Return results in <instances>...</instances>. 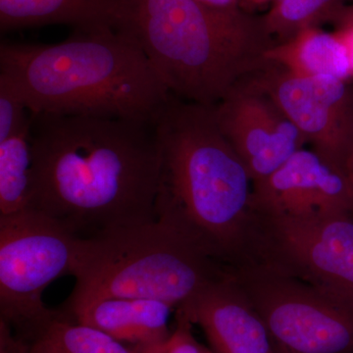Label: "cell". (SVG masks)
<instances>
[{"label": "cell", "mask_w": 353, "mask_h": 353, "mask_svg": "<svg viewBox=\"0 0 353 353\" xmlns=\"http://www.w3.org/2000/svg\"><path fill=\"white\" fill-rule=\"evenodd\" d=\"M31 143L30 208L81 238L157 219L161 154L152 122L31 113Z\"/></svg>", "instance_id": "6da1fadb"}, {"label": "cell", "mask_w": 353, "mask_h": 353, "mask_svg": "<svg viewBox=\"0 0 353 353\" xmlns=\"http://www.w3.org/2000/svg\"><path fill=\"white\" fill-rule=\"evenodd\" d=\"M152 123L161 154L158 216L227 268L250 263L253 181L221 132L214 106L171 95Z\"/></svg>", "instance_id": "7a4b0ae2"}, {"label": "cell", "mask_w": 353, "mask_h": 353, "mask_svg": "<svg viewBox=\"0 0 353 353\" xmlns=\"http://www.w3.org/2000/svg\"><path fill=\"white\" fill-rule=\"evenodd\" d=\"M0 80L32 114L153 122L171 97L125 29L78 32L54 44L1 43Z\"/></svg>", "instance_id": "3957f363"}, {"label": "cell", "mask_w": 353, "mask_h": 353, "mask_svg": "<svg viewBox=\"0 0 353 353\" xmlns=\"http://www.w3.org/2000/svg\"><path fill=\"white\" fill-rule=\"evenodd\" d=\"M124 29L171 95L205 106L263 71L277 43L262 15L194 0H127Z\"/></svg>", "instance_id": "277c9868"}, {"label": "cell", "mask_w": 353, "mask_h": 353, "mask_svg": "<svg viewBox=\"0 0 353 353\" xmlns=\"http://www.w3.org/2000/svg\"><path fill=\"white\" fill-rule=\"evenodd\" d=\"M229 269L168 218L81 238L64 305L101 299H155L180 308Z\"/></svg>", "instance_id": "5b68a950"}, {"label": "cell", "mask_w": 353, "mask_h": 353, "mask_svg": "<svg viewBox=\"0 0 353 353\" xmlns=\"http://www.w3.org/2000/svg\"><path fill=\"white\" fill-rule=\"evenodd\" d=\"M81 236L34 209L0 216V322L27 340L57 313L44 290L71 275Z\"/></svg>", "instance_id": "8992f818"}, {"label": "cell", "mask_w": 353, "mask_h": 353, "mask_svg": "<svg viewBox=\"0 0 353 353\" xmlns=\"http://www.w3.org/2000/svg\"><path fill=\"white\" fill-rule=\"evenodd\" d=\"M230 274L263 319L276 353H353V306L263 265Z\"/></svg>", "instance_id": "52a82bcc"}, {"label": "cell", "mask_w": 353, "mask_h": 353, "mask_svg": "<svg viewBox=\"0 0 353 353\" xmlns=\"http://www.w3.org/2000/svg\"><path fill=\"white\" fill-rule=\"evenodd\" d=\"M252 262L353 306V213L299 219L253 209Z\"/></svg>", "instance_id": "ba28073f"}, {"label": "cell", "mask_w": 353, "mask_h": 353, "mask_svg": "<svg viewBox=\"0 0 353 353\" xmlns=\"http://www.w3.org/2000/svg\"><path fill=\"white\" fill-rule=\"evenodd\" d=\"M327 163L343 171L350 83L296 75L271 63L253 78Z\"/></svg>", "instance_id": "9c48e42d"}, {"label": "cell", "mask_w": 353, "mask_h": 353, "mask_svg": "<svg viewBox=\"0 0 353 353\" xmlns=\"http://www.w3.org/2000/svg\"><path fill=\"white\" fill-rule=\"evenodd\" d=\"M218 126L243 160L253 185L307 143L275 101L250 79L214 106Z\"/></svg>", "instance_id": "30bf717a"}, {"label": "cell", "mask_w": 353, "mask_h": 353, "mask_svg": "<svg viewBox=\"0 0 353 353\" xmlns=\"http://www.w3.org/2000/svg\"><path fill=\"white\" fill-rule=\"evenodd\" d=\"M252 209L312 219L353 213V204L345 173L314 150L303 148L268 178L253 185Z\"/></svg>", "instance_id": "8fae6325"}, {"label": "cell", "mask_w": 353, "mask_h": 353, "mask_svg": "<svg viewBox=\"0 0 353 353\" xmlns=\"http://www.w3.org/2000/svg\"><path fill=\"white\" fill-rule=\"evenodd\" d=\"M176 312L201 327L213 353H276L266 324L230 272Z\"/></svg>", "instance_id": "7c38bea8"}, {"label": "cell", "mask_w": 353, "mask_h": 353, "mask_svg": "<svg viewBox=\"0 0 353 353\" xmlns=\"http://www.w3.org/2000/svg\"><path fill=\"white\" fill-rule=\"evenodd\" d=\"M60 308L74 321L143 353L165 347L172 334L169 319L174 308L155 299L101 297L73 305L62 304Z\"/></svg>", "instance_id": "4fadbf2b"}, {"label": "cell", "mask_w": 353, "mask_h": 353, "mask_svg": "<svg viewBox=\"0 0 353 353\" xmlns=\"http://www.w3.org/2000/svg\"><path fill=\"white\" fill-rule=\"evenodd\" d=\"M127 0H0L2 32L65 24L78 32L123 29Z\"/></svg>", "instance_id": "5bb4252c"}, {"label": "cell", "mask_w": 353, "mask_h": 353, "mask_svg": "<svg viewBox=\"0 0 353 353\" xmlns=\"http://www.w3.org/2000/svg\"><path fill=\"white\" fill-rule=\"evenodd\" d=\"M266 58L296 75L328 76L352 82L347 50L336 32L307 28L267 51Z\"/></svg>", "instance_id": "9a60e30c"}, {"label": "cell", "mask_w": 353, "mask_h": 353, "mask_svg": "<svg viewBox=\"0 0 353 353\" xmlns=\"http://www.w3.org/2000/svg\"><path fill=\"white\" fill-rule=\"evenodd\" d=\"M23 341L32 353H143L99 330L74 321L61 308L31 338Z\"/></svg>", "instance_id": "2e32d148"}, {"label": "cell", "mask_w": 353, "mask_h": 353, "mask_svg": "<svg viewBox=\"0 0 353 353\" xmlns=\"http://www.w3.org/2000/svg\"><path fill=\"white\" fill-rule=\"evenodd\" d=\"M32 182L30 120L17 134L0 141V216L30 208Z\"/></svg>", "instance_id": "e0dca14e"}, {"label": "cell", "mask_w": 353, "mask_h": 353, "mask_svg": "<svg viewBox=\"0 0 353 353\" xmlns=\"http://www.w3.org/2000/svg\"><path fill=\"white\" fill-rule=\"evenodd\" d=\"M348 0H278L263 17L267 31L283 43L307 28L331 23Z\"/></svg>", "instance_id": "ac0fdd59"}, {"label": "cell", "mask_w": 353, "mask_h": 353, "mask_svg": "<svg viewBox=\"0 0 353 353\" xmlns=\"http://www.w3.org/2000/svg\"><path fill=\"white\" fill-rule=\"evenodd\" d=\"M30 120L31 113L24 101L8 83L0 80V141L17 134Z\"/></svg>", "instance_id": "d6986e66"}, {"label": "cell", "mask_w": 353, "mask_h": 353, "mask_svg": "<svg viewBox=\"0 0 353 353\" xmlns=\"http://www.w3.org/2000/svg\"><path fill=\"white\" fill-rule=\"evenodd\" d=\"M165 353H213L192 334V324L185 316L176 312L175 328L165 347Z\"/></svg>", "instance_id": "ffe728a7"}, {"label": "cell", "mask_w": 353, "mask_h": 353, "mask_svg": "<svg viewBox=\"0 0 353 353\" xmlns=\"http://www.w3.org/2000/svg\"><path fill=\"white\" fill-rule=\"evenodd\" d=\"M343 170L347 179L353 204V81L350 83V111H348L347 141H345Z\"/></svg>", "instance_id": "44dd1931"}, {"label": "cell", "mask_w": 353, "mask_h": 353, "mask_svg": "<svg viewBox=\"0 0 353 353\" xmlns=\"http://www.w3.org/2000/svg\"><path fill=\"white\" fill-rule=\"evenodd\" d=\"M0 353H32L28 343L18 338L8 327L0 326Z\"/></svg>", "instance_id": "7402d4cb"}, {"label": "cell", "mask_w": 353, "mask_h": 353, "mask_svg": "<svg viewBox=\"0 0 353 353\" xmlns=\"http://www.w3.org/2000/svg\"><path fill=\"white\" fill-rule=\"evenodd\" d=\"M334 32H336V36L340 39L343 46H345V50H347L353 81V26L352 27L340 28V29L334 30Z\"/></svg>", "instance_id": "603a6c76"}, {"label": "cell", "mask_w": 353, "mask_h": 353, "mask_svg": "<svg viewBox=\"0 0 353 353\" xmlns=\"http://www.w3.org/2000/svg\"><path fill=\"white\" fill-rule=\"evenodd\" d=\"M332 24L334 26V29L340 28L352 27L353 26V4H347L339 11V13L334 16Z\"/></svg>", "instance_id": "cb8c5ba5"}, {"label": "cell", "mask_w": 353, "mask_h": 353, "mask_svg": "<svg viewBox=\"0 0 353 353\" xmlns=\"http://www.w3.org/2000/svg\"><path fill=\"white\" fill-rule=\"evenodd\" d=\"M278 0H240V6L248 12L254 13L257 9L267 6H272Z\"/></svg>", "instance_id": "d4e9b609"}, {"label": "cell", "mask_w": 353, "mask_h": 353, "mask_svg": "<svg viewBox=\"0 0 353 353\" xmlns=\"http://www.w3.org/2000/svg\"><path fill=\"white\" fill-rule=\"evenodd\" d=\"M194 1L206 4V6L223 7V8L240 6V0H194Z\"/></svg>", "instance_id": "484cf974"}, {"label": "cell", "mask_w": 353, "mask_h": 353, "mask_svg": "<svg viewBox=\"0 0 353 353\" xmlns=\"http://www.w3.org/2000/svg\"><path fill=\"white\" fill-rule=\"evenodd\" d=\"M166 347V345H165ZM165 347L160 348V350H153V352H143V353H165Z\"/></svg>", "instance_id": "4316f807"}]
</instances>
